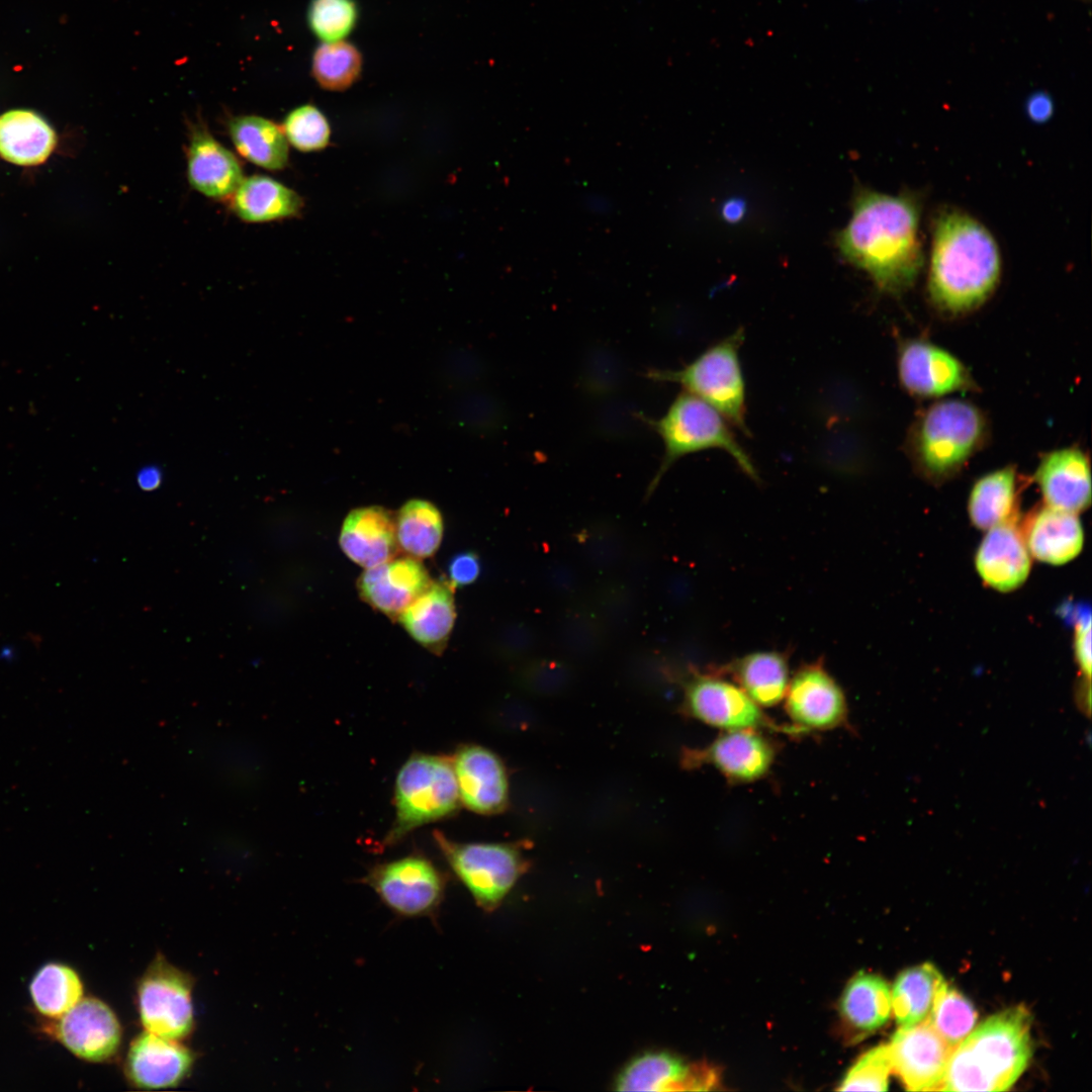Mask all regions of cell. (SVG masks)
<instances>
[{
	"instance_id": "6da1fadb",
	"label": "cell",
	"mask_w": 1092,
	"mask_h": 1092,
	"mask_svg": "<svg viewBox=\"0 0 1092 1092\" xmlns=\"http://www.w3.org/2000/svg\"><path fill=\"white\" fill-rule=\"evenodd\" d=\"M920 211V199L912 193L889 195L858 188L851 217L836 238L841 256L863 270L881 292H905L924 263Z\"/></svg>"
},
{
	"instance_id": "7a4b0ae2",
	"label": "cell",
	"mask_w": 1092,
	"mask_h": 1092,
	"mask_svg": "<svg viewBox=\"0 0 1092 1092\" xmlns=\"http://www.w3.org/2000/svg\"><path fill=\"white\" fill-rule=\"evenodd\" d=\"M1000 276V250L988 229L962 210L940 211L927 278L932 305L947 316L972 312L992 296Z\"/></svg>"
},
{
	"instance_id": "3957f363",
	"label": "cell",
	"mask_w": 1092,
	"mask_h": 1092,
	"mask_svg": "<svg viewBox=\"0 0 1092 1092\" xmlns=\"http://www.w3.org/2000/svg\"><path fill=\"white\" fill-rule=\"evenodd\" d=\"M1031 1017L1022 1006L995 1014L957 1044L940 1090L1005 1091L1032 1055Z\"/></svg>"
},
{
	"instance_id": "277c9868",
	"label": "cell",
	"mask_w": 1092,
	"mask_h": 1092,
	"mask_svg": "<svg viewBox=\"0 0 1092 1092\" xmlns=\"http://www.w3.org/2000/svg\"><path fill=\"white\" fill-rule=\"evenodd\" d=\"M986 415L972 402L943 399L924 408L906 437L914 469L932 483L956 476L986 444Z\"/></svg>"
},
{
	"instance_id": "5b68a950",
	"label": "cell",
	"mask_w": 1092,
	"mask_h": 1092,
	"mask_svg": "<svg viewBox=\"0 0 1092 1092\" xmlns=\"http://www.w3.org/2000/svg\"><path fill=\"white\" fill-rule=\"evenodd\" d=\"M725 420L713 406L688 391L678 394L659 419H644L660 437L664 447L663 457L648 485L646 497L652 494L675 461L712 448L728 452L748 477L758 481L753 462Z\"/></svg>"
},
{
	"instance_id": "8992f818",
	"label": "cell",
	"mask_w": 1092,
	"mask_h": 1092,
	"mask_svg": "<svg viewBox=\"0 0 1092 1092\" xmlns=\"http://www.w3.org/2000/svg\"><path fill=\"white\" fill-rule=\"evenodd\" d=\"M395 818L383 847L413 830L455 815L461 805L451 756L414 753L399 768L394 786Z\"/></svg>"
},
{
	"instance_id": "52a82bcc",
	"label": "cell",
	"mask_w": 1092,
	"mask_h": 1092,
	"mask_svg": "<svg viewBox=\"0 0 1092 1092\" xmlns=\"http://www.w3.org/2000/svg\"><path fill=\"white\" fill-rule=\"evenodd\" d=\"M744 340L742 328L705 350L694 361L677 370L648 372L656 381L673 382L706 401L743 434L746 425L745 381L739 360Z\"/></svg>"
},
{
	"instance_id": "ba28073f",
	"label": "cell",
	"mask_w": 1092,
	"mask_h": 1092,
	"mask_svg": "<svg viewBox=\"0 0 1092 1092\" xmlns=\"http://www.w3.org/2000/svg\"><path fill=\"white\" fill-rule=\"evenodd\" d=\"M433 837L454 875L485 911L500 905L528 867L517 842L463 843L438 829Z\"/></svg>"
},
{
	"instance_id": "9c48e42d",
	"label": "cell",
	"mask_w": 1092,
	"mask_h": 1092,
	"mask_svg": "<svg viewBox=\"0 0 1092 1092\" xmlns=\"http://www.w3.org/2000/svg\"><path fill=\"white\" fill-rule=\"evenodd\" d=\"M361 883L372 888L398 916L434 918L445 896L447 878L429 857L411 853L375 864Z\"/></svg>"
},
{
	"instance_id": "30bf717a",
	"label": "cell",
	"mask_w": 1092,
	"mask_h": 1092,
	"mask_svg": "<svg viewBox=\"0 0 1092 1092\" xmlns=\"http://www.w3.org/2000/svg\"><path fill=\"white\" fill-rule=\"evenodd\" d=\"M192 978L159 956L141 978L138 1003L146 1031L179 1040L193 1028Z\"/></svg>"
},
{
	"instance_id": "8fae6325",
	"label": "cell",
	"mask_w": 1092,
	"mask_h": 1092,
	"mask_svg": "<svg viewBox=\"0 0 1092 1092\" xmlns=\"http://www.w3.org/2000/svg\"><path fill=\"white\" fill-rule=\"evenodd\" d=\"M682 708L690 717L723 730L765 727L800 735L793 726H777L736 682L715 673L696 672L686 681Z\"/></svg>"
},
{
	"instance_id": "7c38bea8",
	"label": "cell",
	"mask_w": 1092,
	"mask_h": 1092,
	"mask_svg": "<svg viewBox=\"0 0 1092 1092\" xmlns=\"http://www.w3.org/2000/svg\"><path fill=\"white\" fill-rule=\"evenodd\" d=\"M776 755L775 742L759 729L725 730L704 748L686 749L681 764L687 768L709 764L728 782L746 784L764 777Z\"/></svg>"
},
{
	"instance_id": "4fadbf2b",
	"label": "cell",
	"mask_w": 1092,
	"mask_h": 1092,
	"mask_svg": "<svg viewBox=\"0 0 1092 1092\" xmlns=\"http://www.w3.org/2000/svg\"><path fill=\"white\" fill-rule=\"evenodd\" d=\"M897 366L901 385L916 397H941L977 388L969 369L959 358L925 340L901 343Z\"/></svg>"
},
{
	"instance_id": "5bb4252c",
	"label": "cell",
	"mask_w": 1092,
	"mask_h": 1092,
	"mask_svg": "<svg viewBox=\"0 0 1092 1092\" xmlns=\"http://www.w3.org/2000/svg\"><path fill=\"white\" fill-rule=\"evenodd\" d=\"M785 699L787 714L801 734L831 730L847 723L844 693L821 663L800 667L789 681Z\"/></svg>"
},
{
	"instance_id": "9a60e30c",
	"label": "cell",
	"mask_w": 1092,
	"mask_h": 1092,
	"mask_svg": "<svg viewBox=\"0 0 1092 1092\" xmlns=\"http://www.w3.org/2000/svg\"><path fill=\"white\" fill-rule=\"evenodd\" d=\"M892 1071L908 1091L940 1090L953 1048L929 1017L900 1027L888 1044Z\"/></svg>"
},
{
	"instance_id": "2e32d148",
	"label": "cell",
	"mask_w": 1092,
	"mask_h": 1092,
	"mask_svg": "<svg viewBox=\"0 0 1092 1092\" xmlns=\"http://www.w3.org/2000/svg\"><path fill=\"white\" fill-rule=\"evenodd\" d=\"M461 804L480 815H495L510 802L509 777L500 757L478 744H461L451 756Z\"/></svg>"
},
{
	"instance_id": "e0dca14e",
	"label": "cell",
	"mask_w": 1092,
	"mask_h": 1092,
	"mask_svg": "<svg viewBox=\"0 0 1092 1092\" xmlns=\"http://www.w3.org/2000/svg\"><path fill=\"white\" fill-rule=\"evenodd\" d=\"M186 177L199 194L228 201L245 176L239 158L198 120L188 126Z\"/></svg>"
},
{
	"instance_id": "ac0fdd59",
	"label": "cell",
	"mask_w": 1092,
	"mask_h": 1092,
	"mask_svg": "<svg viewBox=\"0 0 1092 1092\" xmlns=\"http://www.w3.org/2000/svg\"><path fill=\"white\" fill-rule=\"evenodd\" d=\"M56 1035L76 1057L102 1062L116 1054L121 1041V1026L106 1003L88 997L60 1017Z\"/></svg>"
},
{
	"instance_id": "d6986e66",
	"label": "cell",
	"mask_w": 1092,
	"mask_h": 1092,
	"mask_svg": "<svg viewBox=\"0 0 1092 1092\" xmlns=\"http://www.w3.org/2000/svg\"><path fill=\"white\" fill-rule=\"evenodd\" d=\"M1044 505L1079 514L1091 503L1089 458L1078 447H1065L1042 455L1033 474Z\"/></svg>"
},
{
	"instance_id": "ffe728a7",
	"label": "cell",
	"mask_w": 1092,
	"mask_h": 1092,
	"mask_svg": "<svg viewBox=\"0 0 1092 1092\" xmlns=\"http://www.w3.org/2000/svg\"><path fill=\"white\" fill-rule=\"evenodd\" d=\"M1017 518L988 529L975 555V567L981 579L1001 593L1020 587L1031 568Z\"/></svg>"
},
{
	"instance_id": "44dd1931",
	"label": "cell",
	"mask_w": 1092,
	"mask_h": 1092,
	"mask_svg": "<svg viewBox=\"0 0 1092 1092\" xmlns=\"http://www.w3.org/2000/svg\"><path fill=\"white\" fill-rule=\"evenodd\" d=\"M432 583L418 558H392L366 568L358 579L362 599L390 618L398 616Z\"/></svg>"
},
{
	"instance_id": "7402d4cb",
	"label": "cell",
	"mask_w": 1092,
	"mask_h": 1092,
	"mask_svg": "<svg viewBox=\"0 0 1092 1092\" xmlns=\"http://www.w3.org/2000/svg\"><path fill=\"white\" fill-rule=\"evenodd\" d=\"M193 1055L178 1040L146 1031L134 1038L125 1071L138 1087L158 1089L178 1084L189 1072Z\"/></svg>"
},
{
	"instance_id": "603a6c76",
	"label": "cell",
	"mask_w": 1092,
	"mask_h": 1092,
	"mask_svg": "<svg viewBox=\"0 0 1092 1092\" xmlns=\"http://www.w3.org/2000/svg\"><path fill=\"white\" fill-rule=\"evenodd\" d=\"M714 1081L709 1069L692 1068L667 1052H645L625 1066L615 1084L619 1091L707 1090Z\"/></svg>"
},
{
	"instance_id": "cb8c5ba5",
	"label": "cell",
	"mask_w": 1092,
	"mask_h": 1092,
	"mask_svg": "<svg viewBox=\"0 0 1092 1092\" xmlns=\"http://www.w3.org/2000/svg\"><path fill=\"white\" fill-rule=\"evenodd\" d=\"M340 546L351 560L366 568L394 558L399 548L395 517L379 506L353 510L343 523Z\"/></svg>"
},
{
	"instance_id": "d4e9b609",
	"label": "cell",
	"mask_w": 1092,
	"mask_h": 1092,
	"mask_svg": "<svg viewBox=\"0 0 1092 1092\" xmlns=\"http://www.w3.org/2000/svg\"><path fill=\"white\" fill-rule=\"evenodd\" d=\"M1030 556L1051 565H1063L1083 549L1084 531L1077 514L1042 506L1021 529Z\"/></svg>"
},
{
	"instance_id": "484cf974",
	"label": "cell",
	"mask_w": 1092,
	"mask_h": 1092,
	"mask_svg": "<svg viewBox=\"0 0 1092 1092\" xmlns=\"http://www.w3.org/2000/svg\"><path fill=\"white\" fill-rule=\"evenodd\" d=\"M191 754L218 785L240 791L259 785L262 759L259 747L249 741L232 737L198 741Z\"/></svg>"
},
{
	"instance_id": "4316f807",
	"label": "cell",
	"mask_w": 1092,
	"mask_h": 1092,
	"mask_svg": "<svg viewBox=\"0 0 1092 1092\" xmlns=\"http://www.w3.org/2000/svg\"><path fill=\"white\" fill-rule=\"evenodd\" d=\"M228 203L230 210L248 223L298 217L304 206L303 198L296 191L263 174L244 177Z\"/></svg>"
},
{
	"instance_id": "83f0119b",
	"label": "cell",
	"mask_w": 1092,
	"mask_h": 1092,
	"mask_svg": "<svg viewBox=\"0 0 1092 1092\" xmlns=\"http://www.w3.org/2000/svg\"><path fill=\"white\" fill-rule=\"evenodd\" d=\"M456 617L453 587L432 581L397 618L407 633L430 651L441 654Z\"/></svg>"
},
{
	"instance_id": "f1b7e54d",
	"label": "cell",
	"mask_w": 1092,
	"mask_h": 1092,
	"mask_svg": "<svg viewBox=\"0 0 1092 1092\" xmlns=\"http://www.w3.org/2000/svg\"><path fill=\"white\" fill-rule=\"evenodd\" d=\"M225 128L244 160L269 171H282L288 166V142L281 125L263 116L242 114L229 117Z\"/></svg>"
},
{
	"instance_id": "f546056e",
	"label": "cell",
	"mask_w": 1092,
	"mask_h": 1092,
	"mask_svg": "<svg viewBox=\"0 0 1092 1092\" xmlns=\"http://www.w3.org/2000/svg\"><path fill=\"white\" fill-rule=\"evenodd\" d=\"M56 142L53 127L31 110H11L0 117V156L8 162L38 165L49 158Z\"/></svg>"
},
{
	"instance_id": "4dcf8cb0",
	"label": "cell",
	"mask_w": 1092,
	"mask_h": 1092,
	"mask_svg": "<svg viewBox=\"0 0 1092 1092\" xmlns=\"http://www.w3.org/2000/svg\"><path fill=\"white\" fill-rule=\"evenodd\" d=\"M1019 476L1014 466L991 471L973 484L968 513L972 524L980 530L1018 517Z\"/></svg>"
},
{
	"instance_id": "1f68e13d",
	"label": "cell",
	"mask_w": 1092,
	"mask_h": 1092,
	"mask_svg": "<svg viewBox=\"0 0 1092 1092\" xmlns=\"http://www.w3.org/2000/svg\"><path fill=\"white\" fill-rule=\"evenodd\" d=\"M729 670L735 682L759 707L776 706L785 698L789 664L784 653L752 652L731 663Z\"/></svg>"
},
{
	"instance_id": "d6a6232c",
	"label": "cell",
	"mask_w": 1092,
	"mask_h": 1092,
	"mask_svg": "<svg viewBox=\"0 0 1092 1092\" xmlns=\"http://www.w3.org/2000/svg\"><path fill=\"white\" fill-rule=\"evenodd\" d=\"M840 1011L843 1021L859 1035L874 1032L889 1019L891 992L879 976L858 973L845 987Z\"/></svg>"
},
{
	"instance_id": "836d02e7",
	"label": "cell",
	"mask_w": 1092,
	"mask_h": 1092,
	"mask_svg": "<svg viewBox=\"0 0 1092 1092\" xmlns=\"http://www.w3.org/2000/svg\"><path fill=\"white\" fill-rule=\"evenodd\" d=\"M942 980L938 970L929 963L899 974L891 992V1004L900 1027L912 1026L928 1016L935 991Z\"/></svg>"
},
{
	"instance_id": "e575fe53",
	"label": "cell",
	"mask_w": 1092,
	"mask_h": 1092,
	"mask_svg": "<svg viewBox=\"0 0 1092 1092\" xmlns=\"http://www.w3.org/2000/svg\"><path fill=\"white\" fill-rule=\"evenodd\" d=\"M398 547L415 558L432 556L443 536V520L439 510L430 502L412 499L395 516Z\"/></svg>"
},
{
	"instance_id": "d590c367",
	"label": "cell",
	"mask_w": 1092,
	"mask_h": 1092,
	"mask_svg": "<svg viewBox=\"0 0 1092 1092\" xmlns=\"http://www.w3.org/2000/svg\"><path fill=\"white\" fill-rule=\"evenodd\" d=\"M29 994L40 1014L60 1018L82 999L83 984L71 967L61 963H49L33 975L29 983Z\"/></svg>"
},
{
	"instance_id": "8d00e7d4",
	"label": "cell",
	"mask_w": 1092,
	"mask_h": 1092,
	"mask_svg": "<svg viewBox=\"0 0 1092 1092\" xmlns=\"http://www.w3.org/2000/svg\"><path fill=\"white\" fill-rule=\"evenodd\" d=\"M362 69V58L352 43L337 40L322 43L312 57L311 71L317 84L330 91L351 87Z\"/></svg>"
},
{
	"instance_id": "74e56055",
	"label": "cell",
	"mask_w": 1092,
	"mask_h": 1092,
	"mask_svg": "<svg viewBox=\"0 0 1092 1092\" xmlns=\"http://www.w3.org/2000/svg\"><path fill=\"white\" fill-rule=\"evenodd\" d=\"M928 1017L937 1032L954 1048L974 1028L977 1011L962 993L943 979L935 991Z\"/></svg>"
},
{
	"instance_id": "f35d334b",
	"label": "cell",
	"mask_w": 1092,
	"mask_h": 1092,
	"mask_svg": "<svg viewBox=\"0 0 1092 1092\" xmlns=\"http://www.w3.org/2000/svg\"><path fill=\"white\" fill-rule=\"evenodd\" d=\"M607 630L587 603H575L558 626V645L571 656H589L605 644Z\"/></svg>"
},
{
	"instance_id": "ab89813d",
	"label": "cell",
	"mask_w": 1092,
	"mask_h": 1092,
	"mask_svg": "<svg viewBox=\"0 0 1092 1092\" xmlns=\"http://www.w3.org/2000/svg\"><path fill=\"white\" fill-rule=\"evenodd\" d=\"M281 128L288 144L303 153L322 151L330 144V123L325 114L311 104L297 106L288 112Z\"/></svg>"
},
{
	"instance_id": "60d3db41",
	"label": "cell",
	"mask_w": 1092,
	"mask_h": 1092,
	"mask_svg": "<svg viewBox=\"0 0 1092 1092\" xmlns=\"http://www.w3.org/2000/svg\"><path fill=\"white\" fill-rule=\"evenodd\" d=\"M357 15L354 0H311L307 20L318 38L331 42L342 40L352 31Z\"/></svg>"
},
{
	"instance_id": "b9f144b4",
	"label": "cell",
	"mask_w": 1092,
	"mask_h": 1092,
	"mask_svg": "<svg viewBox=\"0 0 1092 1092\" xmlns=\"http://www.w3.org/2000/svg\"><path fill=\"white\" fill-rule=\"evenodd\" d=\"M892 1071L888 1044H880L863 1054L848 1070L838 1090L886 1091Z\"/></svg>"
},
{
	"instance_id": "7bdbcfd3",
	"label": "cell",
	"mask_w": 1092,
	"mask_h": 1092,
	"mask_svg": "<svg viewBox=\"0 0 1092 1092\" xmlns=\"http://www.w3.org/2000/svg\"><path fill=\"white\" fill-rule=\"evenodd\" d=\"M570 679L569 666L555 659H532L518 670V684L531 692H558L564 689Z\"/></svg>"
},
{
	"instance_id": "ee69618b",
	"label": "cell",
	"mask_w": 1092,
	"mask_h": 1092,
	"mask_svg": "<svg viewBox=\"0 0 1092 1092\" xmlns=\"http://www.w3.org/2000/svg\"><path fill=\"white\" fill-rule=\"evenodd\" d=\"M579 536L583 555L595 567L609 568L623 554V541L613 526H592Z\"/></svg>"
},
{
	"instance_id": "f6af8a7d",
	"label": "cell",
	"mask_w": 1092,
	"mask_h": 1092,
	"mask_svg": "<svg viewBox=\"0 0 1092 1092\" xmlns=\"http://www.w3.org/2000/svg\"><path fill=\"white\" fill-rule=\"evenodd\" d=\"M589 605L606 630L625 623L633 607L628 592L617 585H607L597 590Z\"/></svg>"
},
{
	"instance_id": "bcb514c9",
	"label": "cell",
	"mask_w": 1092,
	"mask_h": 1092,
	"mask_svg": "<svg viewBox=\"0 0 1092 1092\" xmlns=\"http://www.w3.org/2000/svg\"><path fill=\"white\" fill-rule=\"evenodd\" d=\"M1064 615L1070 618L1075 629L1074 650L1083 677H1091V617L1090 609L1082 605L1066 606Z\"/></svg>"
},
{
	"instance_id": "7dc6e473",
	"label": "cell",
	"mask_w": 1092,
	"mask_h": 1092,
	"mask_svg": "<svg viewBox=\"0 0 1092 1092\" xmlns=\"http://www.w3.org/2000/svg\"><path fill=\"white\" fill-rule=\"evenodd\" d=\"M448 582L453 588L474 582L481 571V563L478 555L472 551L460 552L454 555L448 563Z\"/></svg>"
},
{
	"instance_id": "c3c4849f",
	"label": "cell",
	"mask_w": 1092,
	"mask_h": 1092,
	"mask_svg": "<svg viewBox=\"0 0 1092 1092\" xmlns=\"http://www.w3.org/2000/svg\"><path fill=\"white\" fill-rule=\"evenodd\" d=\"M1053 98L1044 91H1036L1028 96L1025 109L1028 117L1034 122H1045L1054 113Z\"/></svg>"
},
{
	"instance_id": "681fc988",
	"label": "cell",
	"mask_w": 1092,
	"mask_h": 1092,
	"mask_svg": "<svg viewBox=\"0 0 1092 1092\" xmlns=\"http://www.w3.org/2000/svg\"><path fill=\"white\" fill-rule=\"evenodd\" d=\"M163 479L162 470L156 466H146L136 473V484L144 491L157 489Z\"/></svg>"
},
{
	"instance_id": "f907efd6",
	"label": "cell",
	"mask_w": 1092,
	"mask_h": 1092,
	"mask_svg": "<svg viewBox=\"0 0 1092 1092\" xmlns=\"http://www.w3.org/2000/svg\"><path fill=\"white\" fill-rule=\"evenodd\" d=\"M744 214V203L738 199L728 200L722 207V215L728 221H737Z\"/></svg>"
},
{
	"instance_id": "816d5d0a",
	"label": "cell",
	"mask_w": 1092,
	"mask_h": 1092,
	"mask_svg": "<svg viewBox=\"0 0 1092 1092\" xmlns=\"http://www.w3.org/2000/svg\"><path fill=\"white\" fill-rule=\"evenodd\" d=\"M1083 679L1084 680L1080 684V687L1077 691L1076 701L1081 711L1087 716H1089L1091 710L1090 680L1086 678Z\"/></svg>"
}]
</instances>
